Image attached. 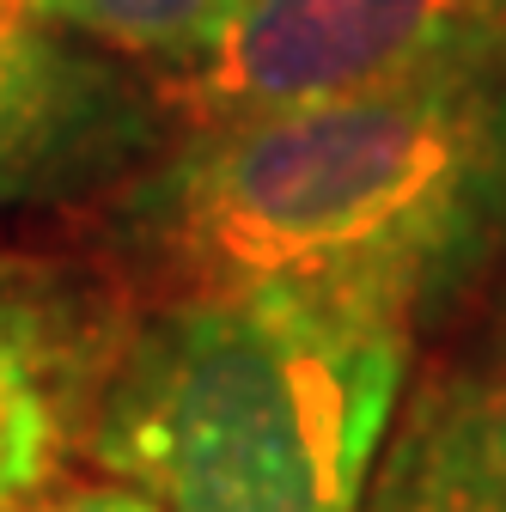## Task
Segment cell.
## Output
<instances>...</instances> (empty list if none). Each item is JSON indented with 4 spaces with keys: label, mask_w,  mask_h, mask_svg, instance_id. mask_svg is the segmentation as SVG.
Instances as JSON below:
<instances>
[{
    "label": "cell",
    "mask_w": 506,
    "mask_h": 512,
    "mask_svg": "<svg viewBox=\"0 0 506 512\" xmlns=\"http://www.w3.org/2000/svg\"><path fill=\"white\" fill-rule=\"evenodd\" d=\"M104 232L159 299L281 281L421 330L506 256V43L183 128L110 189Z\"/></svg>",
    "instance_id": "6da1fadb"
},
{
    "label": "cell",
    "mask_w": 506,
    "mask_h": 512,
    "mask_svg": "<svg viewBox=\"0 0 506 512\" xmlns=\"http://www.w3.org/2000/svg\"><path fill=\"white\" fill-rule=\"evenodd\" d=\"M506 43V0H238L226 31L165 74L183 128L391 86Z\"/></svg>",
    "instance_id": "3957f363"
},
{
    "label": "cell",
    "mask_w": 506,
    "mask_h": 512,
    "mask_svg": "<svg viewBox=\"0 0 506 512\" xmlns=\"http://www.w3.org/2000/svg\"><path fill=\"white\" fill-rule=\"evenodd\" d=\"M171 141L159 92L49 37L0 61V208H43L129 183Z\"/></svg>",
    "instance_id": "277c9868"
},
{
    "label": "cell",
    "mask_w": 506,
    "mask_h": 512,
    "mask_svg": "<svg viewBox=\"0 0 506 512\" xmlns=\"http://www.w3.org/2000/svg\"><path fill=\"white\" fill-rule=\"evenodd\" d=\"M49 37H61V31L43 19L37 0H0V61H13V55L37 49V43H49Z\"/></svg>",
    "instance_id": "9c48e42d"
},
{
    "label": "cell",
    "mask_w": 506,
    "mask_h": 512,
    "mask_svg": "<svg viewBox=\"0 0 506 512\" xmlns=\"http://www.w3.org/2000/svg\"><path fill=\"white\" fill-rule=\"evenodd\" d=\"M31 512H165L159 500H147L129 482H74V488H55L43 494Z\"/></svg>",
    "instance_id": "ba28073f"
},
{
    "label": "cell",
    "mask_w": 506,
    "mask_h": 512,
    "mask_svg": "<svg viewBox=\"0 0 506 512\" xmlns=\"http://www.w3.org/2000/svg\"><path fill=\"white\" fill-rule=\"evenodd\" d=\"M409 348L318 287L177 293L110 348L86 445L165 512H366Z\"/></svg>",
    "instance_id": "7a4b0ae2"
},
{
    "label": "cell",
    "mask_w": 506,
    "mask_h": 512,
    "mask_svg": "<svg viewBox=\"0 0 506 512\" xmlns=\"http://www.w3.org/2000/svg\"><path fill=\"white\" fill-rule=\"evenodd\" d=\"M37 7L55 31H74L80 43L177 74L226 31L238 0H37Z\"/></svg>",
    "instance_id": "52a82bcc"
},
{
    "label": "cell",
    "mask_w": 506,
    "mask_h": 512,
    "mask_svg": "<svg viewBox=\"0 0 506 512\" xmlns=\"http://www.w3.org/2000/svg\"><path fill=\"white\" fill-rule=\"evenodd\" d=\"M104 342L43 275L0 263V512H31L68 439L92 427Z\"/></svg>",
    "instance_id": "5b68a950"
},
{
    "label": "cell",
    "mask_w": 506,
    "mask_h": 512,
    "mask_svg": "<svg viewBox=\"0 0 506 512\" xmlns=\"http://www.w3.org/2000/svg\"><path fill=\"white\" fill-rule=\"evenodd\" d=\"M500 317H506V311H500Z\"/></svg>",
    "instance_id": "30bf717a"
},
{
    "label": "cell",
    "mask_w": 506,
    "mask_h": 512,
    "mask_svg": "<svg viewBox=\"0 0 506 512\" xmlns=\"http://www.w3.org/2000/svg\"><path fill=\"white\" fill-rule=\"evenodd\" d=\"M366 512H506V366L415 397L391 427Z\"/></svg>",
    "instance_id": "8992f818"
}]
</instances>
